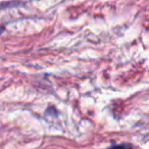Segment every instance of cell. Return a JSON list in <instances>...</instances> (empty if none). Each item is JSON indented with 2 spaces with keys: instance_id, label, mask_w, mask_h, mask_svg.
<instances>
[{
  "instance_id": "6da1fadb",
  "label": "cell",
  "mask_w": 149,
  "mask_h": 149,
  "mask_svg": "<svg viewBox=\"0 0 149 149\" xmlns=\"http://www.w3.org/2000/svg\"><path fill=\"white\" fill-rule=\"evenodd\" d=\"M109 149H132V146L128 144H120V145H114L111 146Z\"/></svg>"
}]
</instances>
